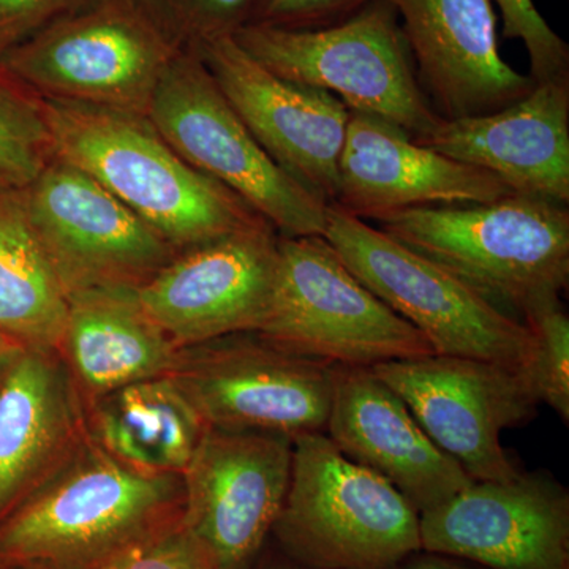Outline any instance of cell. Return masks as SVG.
<instances>
[{
	"mask_svg": "<svg viewBox=\"0 0 569 569\" xmlns=\"http://www.w3.org/2000/svg\"><path fill=\"white\" fill-rule=\"evenodd\" d=\"M410 569H463L456 565L443 563V561H422Z\"/></svg>",
	"mask_w": 569,
	"mask_h": 569,
	"instance_id": "cell-33",
	"label": "cell"
},
{
	"mask_svg": "<svg viewBox=\"0 0 569 569\" xmlns=\"http://www.w3.org/2000/svg\"><path fill=\"white\" fill-rule=\"evenodd\" d=\"M326 429L342 455L391 482L418 512L473 482L370 367H335Z\"/></svg>",
	"mask_w": 569,
	"mask_h": 569,
	"instance_id": "cell-19",
	"label": "cell"
},
{
	"mask_svg": "<svg viewBox=\"0 0 569 569\" xmlns=\"http://www.w3.org/2000/svg\"><path fill=\"white\" fill-rule=\"evenodd\" d=\"M293 437L208 427L181 473L182 523L217 569H242L274 529L290 488Z\"/></svg>",
	"mask_w": 569,
	"mask_h": 569,
	"instance_id": "cell-13",
	"label": "cell"
},
{
	"mask_svg": "<svg viewBox=\"0 0 569 569\" xmlns=\"http://www.w3.org/2000/svg\"><path fill=\"white\" fill-rule=\"evenodd\" d=\"M323 238L356 279L426 337L436 355L520 369L530 332L447 269L380 228L328 206Z\"/></svg>",
	"mask_w": 569,
	"mask_h": 569,
	"instance_id": "cell-8",
	"label": "cell"
},
{
	"mask_svg": "<svg viewBox=\"0 0 569 569\" xmlns=\"http://www.w3.org/2000/svg\"><path fill=\"white\" fill-rule=\"evenodd\" d=\"M43 102L56 156L102 183L179 252L264 222L242 198L186 162L148 114Z\"/></svg>",
	"mask_w": 569,
	"mask_h": 569,
	"instance_id": "cell-2",
	"label": "cell"
},
{
	"mask_svg": "<svg viewBox=\"0 0 569 569\" xmlns=\"http://www.w3.org/2000/svg\"><path fill=\"white\" fill-rule=\"evenodd\" d=\"M89 0H0V56Z\"/></svg>",
	"mask_w": 569,
	"mask_h": 569,
	"instance_id": "cell-31",
	"label": "cell"
},
{
	"mask_svg": "<svg viewBox=\"0 0 569 569\" xmlns=\"http://www.w3.org/2000/svg\"><path fill=\"white\" fill-rule=\"evenodd\" d=\"M182 50L132 0H89L0 56L47 102L148 114Z\"/></svg>",
	"mask_w": 569,
	"mask_h": 569,
	"instance_id": "cell-6",
	"label": "cell"
},
{
	"mask_svg": "<svg viewBox=\"0 0 569 569\" xmlns=\"http://www.w3.org/2000/svg\"><path fill=\"white\" fill-rule=\"evenodd\" d=\"M266 152L326 204L335 203L350 108L332 93L277 77L233 37L197 50Z\"/></svg>",
	"mask_w": 569,
	"mask_h": 569,
	"instance_id": "cell-15",
	"label": "cell"
},
{
	"mask_svg": "<svg viewBox=\"0 0 569 569\" xmlns=\"http://www.w3.org/2000/svg\"><path fill=\"white\" fill-rule=\"evenodd\" d=\"M179 350L146 312L138 290L99 288L69 296L58 353L86 408L118 389L170 376Z\"/></svg>",
	"mask_w": 569,
	"mask_h": 569,
	"instance_id": "cell-22",
	"label": "cell"
},
{
	"mask_svg": "<svg viewBox=\"0 0 569 569\" xmlns=\"http://www.w3.org/2000/svg\"><path fill=\"white\" fill-rule=\"evenodd\" d=\"M376 222L498 309L526 313L567 290L568 204L515 193L492 203L406 209Z\"/></svg>",
	"mask_w": 569,
	"mask_h": 569,
	"instance_id": "cell-3",
	"label": "cell"
},
{
	"mask_svg": "<svg viewBox=\"0 0 569 569\" xmlns=\"http://www.w3.org/2000/svg\"><path fill=\"white\" fill-rule=\"evenodd\" d=\"M100 569H217L182 519L133 546Z\"/></svg>",
	"mask_w": 569,
	"mask_h": 569,
	"instance_id": "cell-29",
	"label": "cell"
},
{
	"mask_svg": "<svg viewBox=\"0 0 569 569\" xmlns=\"http://www.w3.org/2000/svg\"><path fill=\"white\" fill-rule=\"evenodd\" d=\"M93 406L126 432L156 473L181 475L208 429L170 376L118 389Z\"/></svg>",
	"mask_w": 569,
	"mask_h": 569,
	"instance_id": "cell-24",
	"label": "cell"
},
{
	"mask_svg": "<svg viewBox=\"0 0 569 569\" xmlns=\"http://www.w3.org/2000/svg\"><path fill=\"white\" fill-rule=\"evenodd\" d=\"M274 530L296 557L323 569H387L421 549L413 505L323 432L293 437L290 488Z\"/></svg>",
	"mask_w": 569,
	"mask_h": 569,
	"instance_id": "cell-5",
	"label": "cell"
},
{
	"mask_svg": "<svg viewBox=\"0 0 569 569\" xmlns=\"http://www.w3.org/2000/svg\"><path fill=\"white\" fill-rule=\"evenodd\" d=\"M179 50L233 37L249 22L253 0H132Z\"/></svg>",
	"mask_w": 569,
	"mask_h": 569,
	"instance_id": "cell-27",
	"label": "cell"
},
{
	"mask_svg": "<svg viewBox=\"0 0 569 569\" xmlns=\"http://www.w3.org/2000/svg\"><path fill=\"white\" fill-rule=\"evenodd\" d=\"M257 335L335 366L436 355L418 329L356 279L323 236H280L274 293Z\"/></svg>",
	"mask_w": 569,
	"mask_h": 569,
	"instance_id": "cell-7",
	"label": "cell"
},
{
	"mask_svg": "<svg viewBox=\"0 0 569 569\" xmlns=\"http://www.w3.org/2000/svg\"><path fill=\"white\" fill-rule=\"evenodd\" d=\"M421 549L493 569H568L569 503L538 475L473 481L419 512Z\"/></svg>",
	"mask_w": 569,
	"mask_h": 569,
	"instance_id": "cell-16",
	"label": "cell"
},
{
	"mask_svg": "<svg viewBox=\"0 0 569 569\" xmlns=\"http://www.w3.org/2000/svg\"><path fill=\"white\" fill-rule=\"evenodd\" d=\"M6 569H26V568H6Z\"/></svg>",
	"mask_w": 569,
	"mask_h": 569,
	"instance_id": "cell-34",
	"label": "cell"
},
{
	"mask_svg": "<svg viewBox=\"0 0 569 569\" xmlns=\"http://www.w3.org/2000/svg\"><path fill=\"white\" fill-rule=\"evenodd\" d=\"M418 144L477 167L515 193L569 203V77L535 82L490 114L443 119Z\"/></svg>",
	"mask_w": 569,
	"mask_h": 569,
	"instance_id": "cell-20",
	"label": "cell"
},
{
	"mask_svg": "<svg viewBox=\"0 0 569 569\" xmlns=\"http://www.w3.org/2000/svg\"><path fill=\"white\" fill-rule=\"evenodd\" d=\"M26 203L67 298L99 288L140 290L179 252L102 183L56 156Z\"/></svg>",
	"mask_w": 569,
	"mask_h": 569,
	"instance_id": "cell-11",
	"label": "cell"
},
{
	"mask_svg": "<svg viewBox=\"0 0 569 569\" xmlns=\"http://www.w3.org/2000/svg\"><path fill=\"white\" fill-rule=\"evenodd\" d=\"M54 157L43 100L0 62V187L24 189Z\"/></svg>",
	"mask_w": 569,
	"mask_h": 569,
	"instance_id": "cell-25",
	"label": "cell"
},
{
	"mask_svg": "<svg viewBox=\"0 0 569 569\" xmlns=\"http://www.w3.org/2000/svg\"><path fill=\"white\" fill-rule=\"evenodd\" d=\"M406 33L419 82L443 119L490 114L533 89L500 54L492 0H388Z\"/></svg>",
	"mask_w": 569,
	"mask_h": 569,
	"instance_id": "cell-17",
	"label": "cell"
},
{
	"mask_svg": "<svg viewBox=\"0 0 569 569\" xmlns=\"http://www.w3.org/2000/svg\"><path fill=\"white\" fill-rule=\"evenodd\" d=\"M181 475L127 466L91 437L0 519V569H100L182 519Z\"/></svg>",
	"mask_w": 569,
	"mask_h": 569,
	"instance_id": "cell-1",
	"label": "cell"
},
{
	"mask_svg": "<svg viewBox=\"0 0 569 569\" xmlns=\"http://www.w3.org/2000/svg\"><path fill=\"white\" fill-rule=\"evenodd\" d=\"M22 350H24V348L14 343L9 337L0 335V387H2L7 373L10 372L11 366L17 361Z\"/></svg>",
	"mask_w": 569,
	"mask_h": 569,
	"instance_id": "cell-32",
	"label": "cell"
},
{
	"mask_svg": "<svg viewBox=\"0 0 569 569\" xmlns=\"http://www.w3.org/2000/svg\"><path fill=\"white\" fill-rule=\"evenodd\" d=\"M69 298L41 246L24 189L0 187V335L24 350L58 351Z\"/></svg>",
	"mask_w": 569,
	"mask_h": 569,
	"instance_id": "cell-23",
	"label": "cell"
},
{
	"mask_svg": "<svg viewBox=\"0 0 569 569\" xmlns=\"http://www.w3.org/2000/svg\"><path fill=\"white\" fill-rule=\"evenodd\" d=\"M529 350L519 372L537 402L569 419V318L560 299L527 310Z\"/></svg>",
	"mask_w": 569,
	"mask_h": 569,
	"instance_id": "cell-26",
	"label": "cell"
},
{
	"mask_svg": "<svg viewBox=\"0 0 569 569\" xmlns=\"http://www.w3.org/2000/svg\"><path fill=\"white\" fill-rule=\"evenodd\" d=\"M369 0H253L247 24L310 31L339 24Z\"/></svg>",
	"mask_w": 569,
	"mask_h": 569,
	"instance_id": "cell-30",
	"label": "cell"
},
{
	"mask_svg": "<svg viewBox=\"0 0 569 569\" xmlns=\"http://www.w3.org/2000/svg\"><path fill=\"white\" fill-rule=\"evenodd\" d=\"M335 367L239 332L181 348L170 377L208 427L295 437L326 429Z\"/></svg>",
	"mask_w": 569,
	"mask_h": 569,
	"instance_id": "cell-10",
	"label": "cell"
},
{
	"mask_svg": "<svg viewBox=\"0 0 569 569\" xmlns=\"http://www.w3.org/2000/svg\"><path fill=\"white\" fill-rule=\"evenodd\" d=\"M88 438V410L61 355L22 350L0 387V519Z\"/></svg>",
	"mask_w": 569,
	"mask_h": 569,
	"instance_id": "cell-21",
	"label": "cell"
},
{
	"mask_svg": "<svg viewBox=\"0 0 569 569\" xmlns=\"http://www.w3.org/2000/svg\"><path fill=\"white\" fill-rule=\"evenodd\" d=\"M500 9L501 36L519 40L529 52L535 82L569 77V44L550 28L533 0H492Z\"/></svg>",
	"mask_w": 569,
	"mask_h": 569,
	"instance_id": "cell-28",
	"label": "cell"
},
{
	"mask_svg": "<svg viewBox=\"0 0 569 569\" xmlns=\"http://www.w3.org/2000/svg\"><path fill=\"white\" fill-rule=\"evenodd\" d=\"M239 47L277 77L336 96L350 111L378 116L413 138L438 122L413 54L388 0H369L339 24L310 31L246 24Z\"/></svg>",
	"mask_w": 569,
	"mask_h": 569,
	"instance_id": "cell-4",
	"label": "cell"
},
{
	"mask_svg": "<svg viewBox=\"0 0 569 569\" xmlns=\"http://www.w3.org/2000/svg\"><path fill=\"white\" fill-rule=\"evenodd\" d=\"M511 194L496 176L418 144L395 123L350 112L332 204L356 219L367 222L427 206L492 203Z\"/></svg>",
	"mask_w": 569,
	"mask_h": 569,
	"instance_id": "cell-18",
	"label": "cell"
},
{
	"mask_svg": "<svg viewBox=\"0 0 569 569\" xmlns=\"http://www.w3.org/2000/svg\"><path fill=\"white\" fill-rule=\"evenodd\" d=\"M148 118L186 162L242 198L277 233L323 236L328 204L264 151L197 51L176 56Z\"/></svg>",
	"mask_w": 569,
	"mask_h": 569,
	"instance_id": "cell-9",
	"label": "cell"
},
{
	"mask_svg": "<svg viewBox=\"0 0 569 569\" xmlns=\"http://www.w3.org/2000/svg\"><path fill=\"white\" fill-rule=\"evenodd\" d=\"M370 369L473 481L518 477L500 436L533 417L538 403L518 369L445 355L381 362Z\"/></svg>",
	"mask_w": 569,
	"mask_h": 569,
	"instance_id": "cell-12",
	"label": "cell"
},
{
	"mask_svg": "<svg viewBox=\"0 0 569 569\" xmlns=\"http://www.w3.org/2000/svg\"><path fill=\"white\" fill-rule=\"evenodd\" d=\"M279 238L264 220L183 249L138 290L141 305L178 348L258 332L274 293Z\"/></svg>",
	"mask_w": 569,
	"mask_h": 569,
	"instance_id": "cell-14",
	"label": "cell"
}]
</instances>
